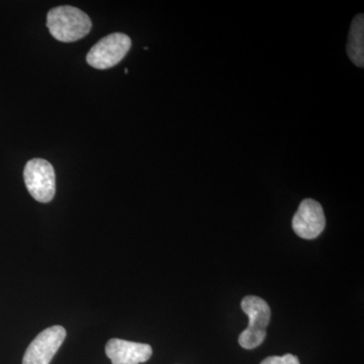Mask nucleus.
<instances>
[{
    "instance_id": "1a4fd4ad",
    "label": "nucleus",
    "mask_w": 364,
    "mask_h": 364,
    "mask_svg": "<svg viewBox=\"0 0 364 364\" xmlns=\"http://www.w3.org/2000/svg\"><path fill=\"white\" fill-rule=\"evenodd\" d=\"M260 364H301L299 358L293 354H286L282 356H270L265 358Z\"/></svg>"
},
{
    "instance_id": "20e7f679",
    "label": "nucleus",
    "mask_w": 364,
    "mask_h": 364,
    "mask_svg": "<svg viewBox=\"0 0 364 364\" xmlns=\"http://www.w3.org/2000/svg\"><path fill=\"white\" fill-rule=\"evenodd\" d=\"M23 178L31 196L40 203H49L56 193V176L54 168L44 159L30 160L26 163Z\"/></svg>"
},
{
    "instance_id": "6e6552de",
    "label": "nucleus",
    "mask_w": 364,
    "mask_h": 364,
    "mask_svg": "<svg viewBox=\"0 0 364 364\" xmlns=\"http://www.w3.org/2000/svg\"><path fill=\"white\" fill-rule=\"evenodd\" d=\"M347 54L356 66H364V14H359L352 21Z\"/></svg>"
},
{
    "instance_id": "39448f33",
    "label": "nucleus",
    "mask_w": 364,
    "mask_h": 364,
    "mask_svg": "<svg viewBox=\"0 0 364 364\" xmlns=\"http://www.w3.org/2000/svg\"><path fill=\"white\" fill-rule=\"evenodd\" d=\"M66 338V330L53 326L41 332L26 349L23 364H50Z\"/></svg>"
},
{
    "instance_id": "423d86ee",
    "label": "nucleus",
    "mask_w": 364,
    "mask_h": 364,
    "mask_svg": "<svg viewBox=\"0 0 364 364\" xmlns=\"http://www.w3.org/2000/svg\"><path fill=\"white\" fill-rule=\"evenodd\" d=\"M326 219L322 205L316 200L306 198L299 205L294 215V233L306 240L317 238L324 231Z\"/></svg>"
},
{
    "instance_id": "0eeeda50",
    "label": "nucleus",
    "mask_w": 364,
    "mask_h": 364,
    "mask_svg": "<svg viewBox=\"0 0 364 364\" xmlns=\"http://www.w3.org/2000/svg\"><path fill=\"white\" fill-rule=\"evenodd\" d=\"M105 353L112 364H139L149 360L153 351L150 345L114 338L107 342Z\"/></svg>"
},
{
    "instance_id": "f257e3e1",
    "label": "nucleus",
    "mask_w": 364,
    "mask_h": 364,
    "mask_svg": "<svg viewBox=\"0 0 364 364\" xmlns=\"http://www.w3.org/2000/svg\"><path fill=\"white\" fill-rule=\"evenodd\" d=\"M47 26L55 39L60 42H75L90 33L92 23L90 16L70 6L55 7L48 13Z\"/></svg>"
},
{
    "instance_id": "7ed1b4c3",
    "label": "nucleus",
    "mask_w": 364,
    "mask_h": 364,
    "mask_svg": "<svg viewBox=\"0 0 364 364\" xmlns=\"http://www.w3.org/2000/svg\"><path fill=\"white\" fill-rule=\"evenodd\" d=\"M132 41L124 33H114L107 36L91 48L86 61L100 70L112 68L124 58L130 51Z\"/></svg>"
},
{
    "instance_id": "f03ea898",
    "label": "nucleus",
    "mask_w": 364,
    "mask_h": 364,
    "mask_svg": "<svg viewBox=\"0 0 364 364\" xmlns=\"http://www.w3.org/2000/svg\"><path fill=\"white\" fill-rule=\"evenodd\" d=\"M241 308L248 316V327L239 336V344L245 349H254L263 343L267 337L272 311L264 299L248 296L242 299Z\"/></svg>"
}]
</instances>
